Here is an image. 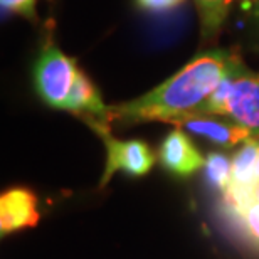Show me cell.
Here are the masks:
<instances>
[{
	"mask_svg": "<svg viewBox=\"0 0 259 259\" xmlns=\"http://www.w3.org/2000/svg\"><path fill=\"white\" fill-rule=\"evenodd\" d=\"M232 0H195L200 19V34L205 40L215 37L221 32Z\"/></svg>",
	"mask_w": 259,
	"mask_h": 259,
	"instance_id": "10",
	"label": "cell"
},
{
	"mask_svg": "<svg viewBox=\"0 0 259 259\" xmlns=\"http://www.w3.org/2000/svg\"><path fill=\"white\" fill-rule=\"evenodd\" d=\"M226 118L251 130L259 138V72L247 71L232 81Z\"/></svg>",
	"mask_w": 259,
	"mask_h": 259,
	"instance_id": "4",
	"label": "cell"
},
{
	"mask_svg": "<svg viewBox=\"0 0 259 259\" xmlns=\"http://www.w3.org/2000/svg\"><path fill=\"white\" fill-rule=\"evenodd\" d=\"M35 195L27 189H10L0 197V232L2 236L37 224Z\"/></svg>",
	"mask_w": 259,
	"mask_h": 259,
	"instance_id": "7",
	"label": "cell"
},
{
	"mask_svg": "<svg viewBox=\"0 0 259 259\" xmlns=\"http://www.w3.org/2000/svg\"><path fill=\"white\" fill-rule=\"evenodd\" d=\"M257 174H259V160H257Z\"/></svg>",
	"mask_w": 259,
	"mask_h": 259,
	"instance_id": "16",
	"label": "cell"
},
{
	"mask_svg": "<svg viewBox=\"0 0 259 259\" xmlns=\"http://www.w3.org/2000/svg\"><path fill=\"white\" fill-rule=\"evenodd\" d=\"M251 2H254V4H257V2H259V0H251Z\"/></svg>",
	"mask_w": 259,
	"mask_h": 259,
	"instance_id": "15",
	"label": "cell"
},
{
	"mask_svg": "<svg viewBox=\"0 0 259 259\" xmlns=\"http://www.w3.org/2000/svg\"><path fill=\"white\" fill-rule=\"evenodd\" d=\"M79 72L76 59L64 54L53 42H48L34 66L35 91L46 105L66 110Z\"/></svg>",
	"mask_w": 259,
	"mask_h": 259,
	"instance_id": "2",
	"label": "cell"
},
{
	"mask_svg": "<svg viewBox=\"0 0 259 259\" xmlns=\"http://www.w3.org/2000/svg\"><path fill=\"white\" fill-rule=\"evenodd\" d=\"M35 4H37V0H0L2 10L22 15L27 19L35 17Z\"/></svg>",
	"mask_w": 259,
	"mask_h": 259,
	"instance_id": "12",
	"label": "cell"
},
{
	"mask_svg": "<svg viewBox=\"0 0 259 259\" xmlns=\"http://www.w3.org/2000/svg\"><path fill=\"white\" fill-rule=\"evenodd\" d=\"M84 123L103 140L106 147V167L100 180V187H105L115 172L142 177L153 167L155 155L142 140H118L111 135V125L93 118H86Z\"/></svg>",
	"mask_w": 259,
	"mask_h": 259,
	"instance_id": "3",
	"label": "cell"
},
{
	"mask_svg": "<svg viewBox=\"0 0 259 259\" xmlns=\"http://www.w3.org/2000/svg\"><path fill=\"white\" fill-rule=\"evenodd\" d=\"M249 71L236 49H212L197 56L152 91L110 106L111 123L137 125L147 121L177 123L205 113V106L222 81Z\"/></svg>",
	"mask_w": 259,
	"mask_h": 259,
	"instance_id": "1",
	"label": "cell"
},
{
	"mask_svg": "<svg viewBox=\"0 0 259 259\" xmlns=\"http://www.w3.org/2000/svg\"><path fill=\"white\" fill-rule=\"evenodd\" d=\"M257 160H259V138L252 137L249 140H246L237 148L234 157H232V182L229 185V189H244L249 187L259 177Z\"/></svg>",
	"mask_w": 259,
	"mask_h": 259,
	"instance_id": "8",
	"label": "cell"
},
{
	"mask_svg": "<svg viewBox=\"0 0 259 259\" xmlns=\"http://www.w3.org/2000/svg\"><path fill=\"white\" fill-rule=\"evenodd\" d=\"M140 10L148 14H165L180 7L185 0H135Z\"/></svg>",
	"mask_w": 259,
	"mask_h": 259,
	"instance_id": "13",
	"label": "cell"
},
{
	"mask_svg": "<svg viewBox=\"0 0 259 259\" xmlns=\"http://www.w3.org/2000/svg\"><path fill=\"white\" fill-rule=\"evenodd\" d=\"M158 160L165 170L182 179L190 177L205 165L204 155L197 150L194 142L182 128L172 130L163 138L158 148Z\"/></svg>",
	"mask_w": 259,
	"mask_h": 259,
	"instance_id": "5",
	"label": "cell"
},
{
	"mask_svg": "<svg viewBox=\"0 0 259 259\" xmlns=\"http://www.w3.org/2000/svg\"><path fill=\"white\" fill-rule=\"evenodd\" d=\"M205 177L207 182L217 192L224 194L232 182V158L221 152H210L205 157Z\"/></svg>",
	"mask_w": 259,
	"mask_h": 259,
	"instance_id": "11",
	"label": "cell"
},
{
	"mask_svg": "<svg viewBox=\"0 0 259 259\" xmlns=\"http://www.w3.org/2000/svg\"><path fill=\"white\" fill-rule=\"evenodd\" d=\"M222 212L241 239L259 252V202L237 207L222 205Z\"/></svg>",
	"mask_w": 259,
	"mask_h": 259,
	"instance_id": "9",
	"label": "cell"
},
{
	"mask_svg": "<svg viewBox=\"0 0 259 259\" xmlns=\"http://www.w3.org/2000/svg\"><path fill=\"white\" fill-rule=\"evenodd\" d=\"M251 32H252V42L259 49V2L251 12Z\"/></svg>",
	"mask_w": 259,
	"mask_h": 259,
	"instance_id": "14",
	"label": "cell"
},
{
	"mask_svg": "<svg viewBox=\"0 0 259 259\" xmlns=\"http://www.w3.org/2000/svg\"><path fill=\"white\" fill-rule=\"evenodd\" d=\"M177 126L189 133L204 137L222 148H234L237 145H242L246 140L254 137L251 130L244 128L234 120H222L221 116L212 115L187 118V120L177 123Z\"/></svg>",
	"mask_w": 259,
	"mask_h": 259,
	"instance_id": "6",
	"label": "cell"
}]
</instances>
